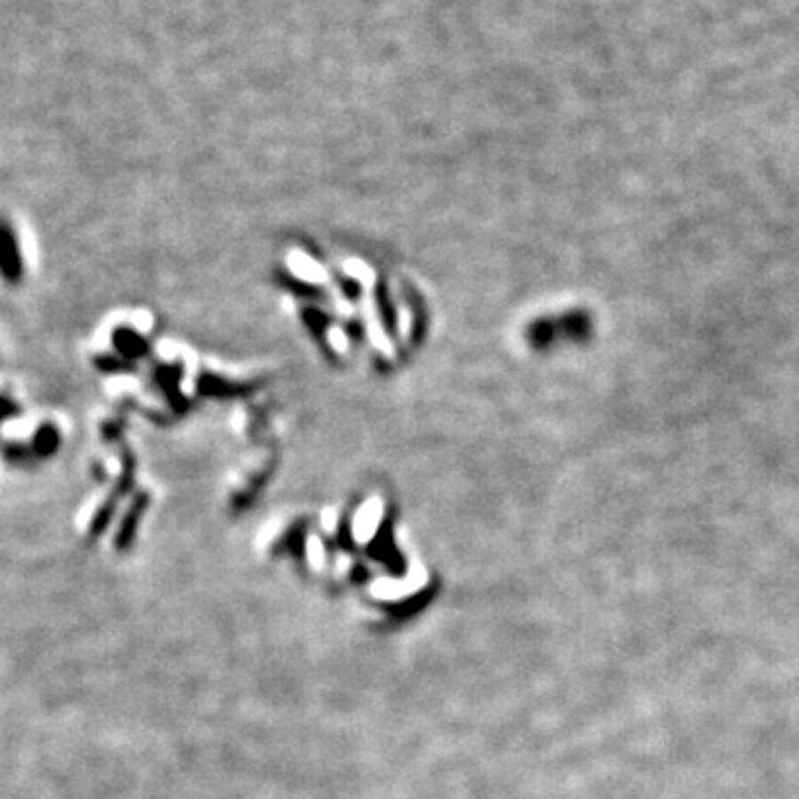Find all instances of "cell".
<instances>
[{"label": "cell", "mask_w": 799, "mask_h": 799, "mask_svg": "<svg viewBox=\"0 0 799 799\" xmlns=\"http://www.w3.org/2000/svg\"><path fill=\"white\" fill-rule=\"evenodd\" d=\"M0 266L7 278L20 275V257L16 251V240L7 225H0Z\"/></svg>", "instance_id": "1"}]
</instances>
